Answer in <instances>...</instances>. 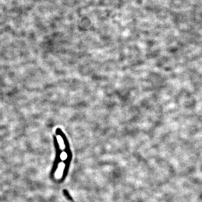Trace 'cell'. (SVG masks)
I'll return each mask as SVG.
<instances>
[{"mask_svg": "<svg viewBox=\"0 0 202 202\" xmlns=\"http://www.w3.org/2000/svg\"><path fill=\"white\" fill-rule=\"evenodd\" d=\"M65 166V164L64 162H60L58 164L57 169L55 173V177L56 179H59L62 178Z\"/></svg>", "mask_w": 202, "mask_h": 202, "instance_id": "cell-1", "label": "cell"}, {"mask_svg": "<svg viewBox=\"0 0 202 202\" xmlns=\"http://www.w3.org/2000/svg\"><path fill=\"white\" fill-rule=\"evenodd\" d=\"M58 143H59V146H60V148L62 149V150L64 149L65 148V146L64 143L62 139L60 138V137L58 138Z\"/></svg>", "mask_w": 202, "mask_h": 202, "instance_id": "cell-2", "label": "cell"}, {"mask_svg": "<svg viewBox=\"0 0 202 202\" xmlns=\"http://www.w3.org/2000/svg\"><path fill=\"white\" fill-rule=\"evenodd\" d=\"M67 155L66 153L65 152H63L60 155V159H62V161L66 160L67 159Z\"/></svg>", "mask_w": 202, "mask_h": 202, "instance_id": "cell-3", "label": "cell"}]
</instances>
